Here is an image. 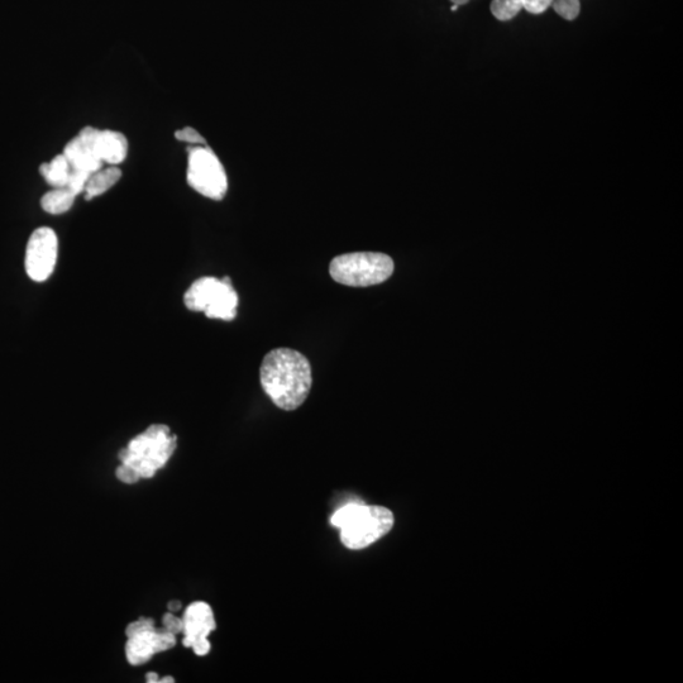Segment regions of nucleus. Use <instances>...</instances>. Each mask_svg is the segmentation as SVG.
<instances>
[{
	"instance_id": "1",
	"label": "nucleus",
	"mask_w": 683,
	"mask_h": 683,
	"mask_svg": "<svg viewBox=\"0 0 683 683\" xmlns=\"http://www.w3.org/2000/svg\"><path fill=\"white\" fill-rule=\"evenodd\" d=\"M260 381L277 408L293 412L302 407L312 390V366L303 353L277 348L262 361Z\"/></svg>"
},
{
	"instance_id": "2",
	"label": "nucleus",
	"mask_w": 683,
	"mask_h": 683,
	"mask_svg": "<svg viewBox=\"0 0 683 683\" xmlns=\"http://www.w3.org/2000/svg\"><path fill=\"white\" fill-rule=\"evenodd\" d=\"M393 511L379 505L350 503L332 515L331 524L341 530L343 546L352 551L370 547L393 529Z\"/></svg>"
},
{
	"instance_id": "3",
	"label": "nucleus",
	"mask_w": 683,
	"mask_h": 683,
	"mask_svg": "<svg viewBox=\"0 0 683 683\" xmlns=\"http://www.w3.org/2000/svg\"><path fill=\"white\" fill-rule=\"evenodd\" d=\"M178 446V438L165 424H154L145 432L133 438L126 448L119 452L122 465L130 466L141 479H151L166 466Z\"/></svg>"
},
{
	"instance_id": "4",
	"label": "nucleus",
	"mask_w": 683,
	"mask_h": 683,
	"mask_svg": "<svg viewBox=\"0 0 683 683\" xmlns=\"http://www.w3.org/2000/svg\"><path fill=\"white\" fill-rule=\"evenodd\" d=\"M394 261L380 252H353L334 257L329 274L338 284L367 288L385 283L394 274Z\"/></svg>"
},
{
	"instance_id": "5",
	"label": "nucleus",
	"mask_w": 683,
	"mask_h": 683,
	"mask_svg": "<svg viewBox=\"0 0 683 683\" xmlns=\"http://www.w3.org/2000/svg\"><path fill=\"white\" fill-rule=\"evenodd\" d=\"M185 307L210 319L231 322L237 317L238 295L229 277H200L184 295Z\"/></svg>"
},
{
	"instance_id": "6",
	"label": "nucleus",
	"mask_w": 683,
	"mask_h": 683,
	"mask_svg": "<svg viewBox=\"0 0 683 683\" xmlns=\"http://www.w3.org/2000/svg\"><path fill=\"white\" fill-rule=\"evenodd\" d=\"M188 171L186 180L191 189L203 197L222 200L228 191L226 170L212 148L197 145L188 148Z\"/></svg>"
},
{
	"instance_id": "7",
	"label": "nucleus",
	"mask_w": 683,
	"mask_h": 683,
	"mask_svg": "<svg viewBox=\"0 0 683 683\" xmlns=\"http://www.w3.org/2000/svg\"><path fill=\"white\" fill-rule=\"evenodd\" d=\"M59 257V238L54 229L37 228L31 234L26 248L25 267L28 277L36 283H44L54 274Z\"/></svg>"
},
{
	"instance_id": "8",
	"label": "nucleus",
	"mask_w": 683,
	"mask_h": 683,
	"mask_svg": "<svg viewBox=\"0 0 683 683\" xmlns=\"http://www.w3.org/2000/svg\"><path fill=\"white\" fill-rule=\"evenodd\" d=\"M183 622L184 647L193 649L199 657L207 656L212 647L208 640L209 634L217 628L212 608L203 601H197L185 610Z\"/></svg>"
},
{
	"instance_id": "9",
	"label": "nucleus",
	"mask_w": 683,
	"mask_h": 683,
	"mask_svg": "<svg viewBox=\"0 0 683 683\" xmlns=\"http://www.w3.org/2000/svg\"><path fill=\"white\" fill-rule=\"evenodd\" d=\"M176 644V635L164 628L152 629L148 632L128 638L126 644L127 661L132 666L145 665L157 653L169 651Z\"/></svg>"
},
{
	"instance_id": "10",
	"label": "nucleus",
	"mask_w": 683,
	"mask_h": 683,
	"mask_svg": "<svg viewBox=\"0 0 683 683\" xmlns=\"http://www.w3.org/2000/svg\"><path fill=\"white\" fill-rule=\"evenodd\" d=\"M79 133L87 138L103 164L118 166L127 159L128 140L123 133L112 130H97L92 126L84 127Z\"/></svg>"
},
{
	"instance_id": "11",
	"label": "nucleus",
	"mask_w": 683,
	"mask_h": 683,
	"mask_svg": "<svg viewBox=\"0 0 683 683\" xmlns=\"http://www.w3.org/2000/svg\"><path fill=\"white\" fill-rule=\"evenodd\" d=\"M62 154L68 159L71 169L85 171L90 175L102 169L104 165L95 154L90 142L80 133L66 143Z\"/></svg>"
},
{
	"instance_id": "12",
	"label": "nucleus",
	"mask_w": 683,
	"mask_h": 683,
	"mask_svg": "<svg viewBox=\"0 0 683 683\" xmlns=\"http://www.w3.org/2000/svg\"><path fill=\"white\" fill-rule=\"evenodd\" d=\"M122 178V170L118 166L102 167L90 176L85 186V198L88 200L98 198L107 193Z\"/></svg>"
},
{
	"instance_id": "13",
	"label": "nucleus",
	"mask_w": 683,
	"mask_h": 683,
	"mask_svg": "<svg viewBox=\"0 0 683 683\" xmlns=\"http://www.w3.org/2000/svg\"><path fill=\"white\" fill-rule=\"evenodd\" d=\"M71 167L64 154L54 157L50 162L40 166V173L52 188H65L68 184Z\"/></svg>"
},
{
	"instance_id": "14",
	"label": "nucleus",
	"mask_w": 683,
	"mask_h": 683,
	"mask_svg": "<svg viewBox=\"0 0 683 683\" xmlns=\"http://www.w3.org/2000/svg\"><path fill=\"white\" fill-rule=\"evenodd\" d=\"M75 195L66 188H54L41 199V208L52 216L68 213L75 203Z\"/></svg>"
},
{
	"instance_id": "15",
	"label": "nucleus",
	"mask_w": 683,
	"mask_h": 683,
	"mask_svg": "<svg viewBox=\"0 0 683 683\" xmlns=\"http://www.w3.org/2000/svg\"><path fill=\"white\" fill-rule=\"evenodd\" d=\"M491 13L501 22H508L522 12V0H493L491 2Z\"/></svg>"
},
{
	"instance_id": "16",
	"label": "nucleus",
	"mask_w": 683,
	"mask_h": 683,
	"mask_svg": "<svg viewBox=\"0 0 683 683\" xmlns=\"http://www.w3.org/2000/svg\"><path fill=\"white\" fill-rule=\"evenodd\" d=\"M551 7L566 21H573L580 16L581 12L580 0H553Z\"/></svg>"
},
{
	"instance_id": "17",
	"label": "nucleus",
	"mask_w": 683,
	"mask_h": 683,
	"mask_svg": "<svg viewBox=\"0 0 683 683\" xmlns=\"http://www.w3.org/2000/svg\"><path fill=\"white\" fill-rule=\"evenodd\" d=\"M90 176L92 175L85 173V171L71 169L65 188L71 191L75 197H78L79 194L84 193Z\"/></svg>"
},
{
	"instance_id": "18",
	"label": "nucleus",
	"mask_w": 683,
	"mask_h": 683,
	"mask_svg": "<svg viewBox=\"0 0 683 683\" xmlns=\"http://www.w3.org/2000/svg\"><path fill=\"white\" fill-rule=\"evenodd\" d=\"M175 138L176 140L188 142L190 145L194 146L207 145V142H205L203 136L191 127H185L183 130L176 131Z\"/></svg>"
},
{
	"instance_id": "19",
	"label": "nucleus",
	"mask_w": 683,
	"mask_h": 683,
	"mask_svg": "<svg viewBox=\"0 0 683 683\" xmlns=\"http://www.w3.org/2000/svg\"><path fill=\"white\" fill-rule=\"evenodd\" d=\"M155 629V623L152 619L142 618L135 623H131L126 628V635L128 638L135 637L137 634L148 632V630Z\"/></svg>"
},
{
	"instance_id": "20",
	"label": "nucleus",
	"mask_w": 683,
	"mask_h": 683,
	"mask_svg": "<svg viewBox=\"0 0 683 683\" xmlns=\"http://www.w3.org/2000/svg\"><path fill=\"white\" fill-rule=\"evenodd\" d=\"M162 628L167 630V632L173 633L174 635L183 633V619H180L178 616L173 614H165L164 618H162Z\"/></svg>"
},
{
	"instance_id": "21",
	"label": "nucleus",
	"mask_w": 683,
	"mask_h": 683,
	"mask_svg": "<svg viewBox=\"0 0 683 683\" xmlns=\"http://www.w3.org/2000/svg\"><path fill=\"white\" fill-rule=\"evenodd\" d=\"M553 0H522L523 9L530 14H542L552 6Z\"/></svg>"
},
{
	"instance_id": "22",
	"label": "nucleus",
	"mask_w": 683,
	"mask_h": 683,
	"mask_svg": "<svg viewBox=\"0 0 683 683\" xmlns=\"http://www.w3.org/2000/svg\"><path fill=\"white\" fill-rule=\"evenodd\" d=\"M116 475L117 479L122 481L123 484L132 485L141 480V477L138 476L137 472L133 470L132 467L126 465L119 466Z\"/></svg>"
},
{
	"instance_id": "23",
	"label": "nucleus",
	"mask_w": 683,
	"mask_h": 683,
	"mask_svg": "<svg viewBox=\"0 0 683 683\" xmlns=\"http://www.w3.org/2000/svg\"><path fill=\"white\" fill-rule=\"evenodd\" d=\"M146 681L148 683H157V682H160V678H159V675H157V673L150 672V673H147V675H146Z\"/></svg>"
},
{
	"instance_id": "24",
	"label": "nucleus",
	"mask_w": 683,
	"mask_h": 683,
	"mask_svg": "<svg viewBox=\"0 0 683 683\" xmlns=\"http://www.w3.org/2000/svg\"><path fill=\"white\" fill-rule=\"evenodd\" d=\"M450 2L453 4V6L460 7V6H465L470 0H450Z\"/></svg>"
},
{
	"instance_id": "25",
	"label": "nucleus",
	"mask_w": 683,
	"mask_h": 683,
	"mask_svg": "<svg viewBox=\"0 0 683 683\" xmlns=\"http://www.w3.org/2000/svg\"><path fill=\"white\" fill-rule=\"evenodd\" d=\"M169 608L170 610L178 611L181 608V604L179 603V601H171V603L169 604Z\"/></svg>"
},
{
	"instance_id": "26",
	"label": "nucleus",
	"mask_w": 683,
	"mask_h": 683,
	"mask_svg": "<svg viewBox=\"0 0 683 683\" xmlns=\"http://www.w3.org/2000/svg\"><path fill=\"white\" fill-rule=\"evenodd\" d=\"M160 682L161 683H174L175 680L173 677H165V678H162V680H160Z\"/></svg>"
}]
</instances>
